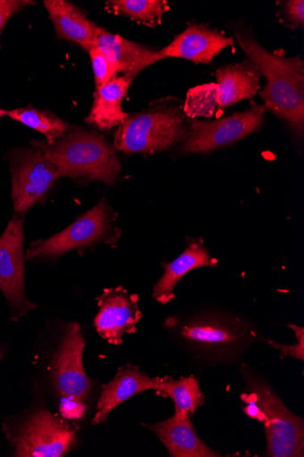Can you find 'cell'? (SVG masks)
<instances>
[{
    "label": "cell",
    "mask_w": 304,
    "mask_h": 457,
    "mask_svg": "<svg viewBox=\"0 0 304 457\" xmlns=\"http://www.w3.org/2000/svg\"><path fill=\"white\" fill-rule=\"evenodd\" d=\"M266 109L253 104L243 112L211 122L192 120L184 150L209 154L243 139L262 127Z\"/></svg>",
    "instance_id": "obj_10"
},
{
    "label": "cell",
    "mask_w": 304,
    "mask_h": 457,
    "mask_svg": "<svg viewBox=\"0 0 304 457\" xmlns=\"http://www.w3.org/2000/svg\"><path fill=\"white\" fill-rule=\"evenodd\" d=\"M168 323L183 346L210 364L237 361L258 337L254 324L222 312H203Z\"/></svg>",
    "instance_id": "obj_1"
},
{
    "label": "cell",
    "mask_w": 304,
    "mask_h": 457,
    "mask_svg": "<svg viewBox=\"0 0 304 457\" xmlns=\"http://www.w3.org/2000/svg\"><path fill=\"white\" fill-rule=\"evenodd\" d=\"M139 301L137 295H130L121 286L104 289L98 298L100 312L94 320L100 337L109 344L119 346L125 335L136 334L143 317Z\"/></svg>",
    "instance_id": "obj_12"
},
{
    "label": "cell",
    "mask_w": 304,
    "mask_h": 457,
    "mask_svg": "<svg viewBox=\"0 0 304 457\" xmlns=\"http://www.w3.org/2000/svg\"><path fill=\"white\" fill-rule=\"evenodd\" d=\"M4 350H3V348H2V347H0V361H2V360H3V358H4Z\"/></svg>",
    "instance_id": "obj_29"
},
{
    "label": "cell",
    "mask_w": 304,
    "mask_h": 457,
    "mask_svg": "<svg viewBox=\"0 0 304 457\" xmlns=\"http://www.w3.org/2000/svg\"><path fill=\"white\" fill-rule=\"evenodd\" d=\"M105 9L153 28L161 23L163 14L169 7L165 0H111Z\"/></svg>",
    "instance_id": "obj_23"
},
{
    "label": "cell",
    "mask_w": 304,
    "mask_h": 457,
    "mask_svg": "<svg viewBox=\"0 0 304 457\" xmlns=\"http://www.w3.org/2000/svg\"><path fill=\"white\" fill-rule=\"evenodd\" d=\"M241 373L245 392L241 400L244 412L265 426L267 439L266 456H304V422L276 395L267 381L242 365Z\"/></svg>",
    "instance_id": "obj_3"
},
{
    "label": "cell",
    "mask_w": 304,
    "mask_h": 457,
    "mask_svg": "<svg viewBox=\"0 0 304 457\" xmlns=\"http://www.w3.org/2000/svg\"><path fill=\"white\" fill-rule=\"evenodd\" d=\"M34 143L57 166L61 179L102 181L112 186L120 174L115 149L97 133L71 128L52 143Z\"/></svg>",
    "instance_id": "obj_4"
},
{
    "label": "cell",
    "mask_w": 304,
    "mask_h": 457,
    "mask_svg": "<svg viewBox=\"0 0 304 457\" xmlns=\"http://www.w3.org/2000/svg\"><path fill=\"white\" fill-rule=\"evenodd\" d=\"M233 37L206 26L192 25L159 52L161 60L183 58L195 63H210L224 49L234 46Z\"/></svg>",
    "instance_id": "obj_13"
},
{
    "label": "cell",
    "mask_w": 304,
    "mask_h": 457,
    "mask_svg": "<svg viewBox=\"0 0 304 457\" xmlns=\"http://www.w3.org/2000/svg\"><path fill=\"white\" fill-rule=\"evenodd\" d=\"M175 403V413H194L205 402L198 380L191 376L178 380L156 378L155 390Z\"/></svg>",
    "instance_id": "obj_21"
},
{
    "label": "cell",
    "mask_w": 304,
    "mask_h": 457,
    "mask_svg": "<svg viewBox=\"0 0 304 457\" xmlns=\"http://www.w3.org/2000/svg\"><path fill=\"white\" fill-rule=\"evenodd\" d=\"M184 253L170 263H163L164 273L153 288V298L161 304L176 299L175 288L189 272L200 268H216L219 261L212 258L202 237L188 238Z\"/></svg>",
    "instance_id": "obj_16"
},
{
    "label": "cell",
    "mask_w": 304,
    "mask_h": 457,
    "mask_svg": "<svg viewBox=\"0 0 304 457\" xmlns=\"http://www.w3.org/2000/svg\"><path fill=\"white\" fill-rule=\"evenodd\" d=\"M77 430L48 410L34 411L16 426L4 428L14 455L20 457H62L76 445Z\"/></svg>",
    "instance_id": "obj_6"
},
{
    "label": "cell",
    "mask_w": 304,
    "mask_h": 457,
    "mask_svg": "<svg viewBox=\"0 0 304 457\" xmlns=\"http://www.w3.org/2000/svg\"><path fill=\"white\" fill-rule=\"evenodd\" d=\"M12 183L13 210L25 217L31 207L45 201L61 179L57 166L34 141L30 147L14 149L9 154Z\"/></svg>",
    "instance_id": "obj_8"
},
{
    "label": "cell",
    "mask_w": 304,
    "mask_h": 457,
    "mask_svg": "<svg viewBox=\"0 0 304 457\" xmlns=\"http://www.w3.org/2000/svg\"><path fill=\"white\" fill-rule=\"evenodd\" d=\"M134 79L118 75L104 87L97 89L91 113L86 118V121L102 131L119 128L128 115L123 111L121 105Z\"/></svg>",
    "instance_id": "obj_19"
},
{
    "label": "cell",
    "mask_w": 304,
    "mask_h": 457,
    "mask_svg": "<svg viewBox=\"0 0 304 457\" xmlns=\"http://www.w3.org/2000/svg\"><path fill=\"white\" fill-rule=\"evenodd\" d=\"M113 214L105 200L86 212L63 231L47 238L33 241L26 260H54L74 251L102 242L112 244L119 238L113 228Z\"/></svg>",
    "instance_id": "obj_7"
},
{
    "label": "cell",
    "mask_w": 304,
    "mask_h": 457,
    "mask_svg": "<svg viewBox=\"0 0 304 457\" xmlns=\"http://www.w3.org/2000/svg\"><path fill=\"white\" fill-rule=\"evenodd\" d=\"M242 51L264 75L267 85L259 96L266 108L286 120L297 136L304 127V62L300 57L290 59L274 54L260 46L251 36L235 33Z\"/></svg>",
    "instance_id": "obj_2"
},
{
    "label": "cell",
    "mask_w": 304,
    "mask_h": 457,
    "mask_svg": "<svg viewBox=\"0 0 304 457\" xmlns=\"http://www.w3.org/2000/svg\"><path fill=\"white\" fill-rule=\"evenodd\" d=\"M143 426L158 436L171 457L221 456L199 437L190 413H175L164 421Z\"/></svg>",
    "instance_id": "obj_15"
},
{
    "label": "cell",
    "mask_w": 304,
    "mask_h": 457,
    "mask_svg": "<svg viewBox=\"0 0 304 457\" xmlns=\"http://www.w3.org/2000/svg\"><path fill=\"white\" fill-rule=\"evenodd\" d=\"M94 46L109 59L118 75L122 73L136 78L147 67L162 61L160 51L134 43L99 26Z\"/></svg>",
    "instance_id": "obj_14"
},
{
    "label": "cell",
    "mask_w": 304,
    "mask_h": 457,
    "mask_svg": "<svg viewBox=\"0 0 304 457\" xmlns=\"http://www.w3.org/2000/svg\"><path fill=\"white\" fill-rule=\"evenodd\" d=\"M189 129L177 108L157 107L127 115L114 137V149L125 154H154L186 140Z\"/></svg>",
    "instance_id": "obj_5"
},
{
    "label": "cell",
    "mask_w": 304,
    "mask_h": 457,
    "mask_svg": "<svg viewBox=\"0 0 304 457\" xmlns=\"http://www.w3.org/2000/svg\"><path fill=\"white\" fill-rule=\"evenodd\" d=\"M45 6L58 38L71 41L86 52L94 46L98 25L80 9L65 0H45Z\"/></svg>",
    "instance_id": "obj_18"
},
{
    "label": "cell",
    "mask_w": 304,
    "mask_h": 457,
    "mask_svg": "<svg viewBox=\"0 0 304 457\" xmlns=\"http://www.w3.org/2000/svg\"><path fill=\"white\" fill-rule=\"evenodd\" d=\"M36 4L30 0H0V38L5 26L14 15ZM0 49H2V40H0Z\"/></svg>",
    "instance_id": "obj_27"
},
{
    "label": "cell",
    "mask_w": 304,
    "mask_h": 457,
    "mask_svg": "<svg viewBox=\"0 0 304 457\" xmlns=\"http://www.w3.org/2000/svg\"><path fill=\"white\" fill-rule=\"evenodd\" d=\"M86 342L78 323H70L54 359L53 383L64 400L82 404L88 400L94 381L86 377L83 367Z\"/></svg>",
    "instance_id": "obj_11"
},
{
    "label": "cell",
    "mask_w": 304,
    "mask_h": 457,
    "mask_svg": "<svg viewBox=\"0 0 304 457\" xmlns=\"http://www.w3.org/2000/svg\"><path fill=\"white\" fill-rule=\"evenodd\" d=\"M95 77L96 90L102 88L118 73L102 51L94 46L89 51Z\"/></svg>",
    "instance_id": "obj_25"
},
{
    "label": "cell",
    "mask_w": 304,
    "mask_h": 457,
    "mask_svg": "<svg viewBox=\"0 0 304 457\" xmlns=\"http://www.w3.org/2000/svg\"><path fill=\"white\" fill-rule=\"evenodd\" d=\"M216 106H218V86L217 83H206L189 91L185 112L193 119L210 117Z\"/></svg>",
    "instance_id": "obj_24"
},
{
    "label": "cell",
    "mask_w": 304,
    "mask_h": 457,
    "mask_svg": "<svg viewBox=\"0 0 304 457\" xmlns=\"http://www.w3.org/2000/svg\"><path fill=\"white\" fill-rule=\"evenodd\" d=\"M285 12L289 21L296 27L304 24V2L303 0H291L285 3Z\"/></svg>",
    "instance_id": "obj_28"
},
{
    "label": "cell",
    "mask_w": 304,
    "mask_h": 457,
    "mask_svg": "<svg viewBox=\"0 0 304 457\" xmlns=\"http://www.w3.org/2000/svg\"><path fill=\"white\" fill-rule=\"evenodd\" d=\"M9 117L40 133L52 143L65 135L71 128L68 122L51 112L36 109L31 105L14 110L0 109V118Z\"/></svg>",
    "instance_id": "obj_22"
},
{
    "label": "cell",
    "mask_w": 304,
    "mask_h": 457,
    "mask_svg": "<svg viewBox=\"0 0 304 457\" xmlns=\"http://www.w3.org/2000/svg\"><path fill=\"white\" fill-rule=\"evenodd\" d=\"M23 227L24 217L15 215L0 237V290L9 303L13 321L37 308L25 289Z\"/></svg>",
    "instance_id": "obj_9"
},
{
    "label": "cell",
    "mask_w": 304,
    "mask_h": 457,
    "mask_svg": "<svg viewBox=\"0 0 304 457\" xmlns=\"http://www.w3.org/2000/svg\"><path fill=\"white\" fill-rule=\"evenodd\" d=\"M260 73L249 60L217 71L218 106L225 109L253 97L259 89Z\"/></svg>",
    "instance_id": "obj_20"
},
{
    "label": "cell",
    "mask_w": 304,
    "mask_h": 457,
    "mask_svg": "<svg viewBox=\"0 0 304 457\" xmlns=\"http://www.w3.org/2000/svg\"><path fill=\"white\" fill-rule=\"evenodd\" d=\"M156 378L142 372L138 366L127 364L119 368L115 378L103 386L94 425L104 423L110 413L127 400L146 391L155 390Z\"/></svg>",
    "instance_id": "obj_17"
},
{
    "label": "cell",
    "mask_w": 304,
    "mask_h": 457,
    "mask_svg": "<svg viewBox=\"0 0 304 457\" xmlns=\"http://www.w3.org/2000/svg\"><path fill=\"white\" fill-rule=\"evenodd\" d=\"M288 327L294 331L297 338V344L294 345H284L275 342L273 340H267V344L281 353V360L286 357H292L300 361H304V328L303 327L288 324Z\"/></svg>",
    "instance_id": "obj_26"
}]
</instances>
